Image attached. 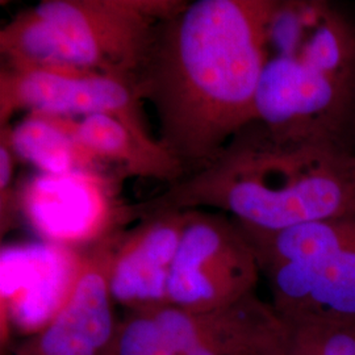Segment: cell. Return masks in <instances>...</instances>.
Listing matches in <instances>:
<instances>
[{
    "label": "cell",
    "mask_w": 355,
    "mask_h": 355,
    "mask_svg": "<svg viewBox=\"0 0 355 355\" xmlns=\"http://www.w3.org/2000/svg\"><path fill=\"white\" fill-rule=\"evenodd\" d=\"M76 140L107 165L117 166L121 174L153 179L171 186L186 177L177 158L150 132L129 125L108 114H92L73 120Z\"/></svg>",
    "instance_id": "12"
},
{
    "label": "cell",
    "mask_w": 355,
    "mask_h": 355,
    "mask_svg": "<svg viewBox=\"0 0 355 355\" xmlns=\"http://www.w3.org/2000/svg\"><path fill=\"white\" fill-rule=\"evenodd\" d=\"M187 220L189 211H155L117 236L110 262L116 304L130 312H155L170 305L171 267Z\"/></svg>",
    "instance_id": "10"
},
{
    "label": "cell",
    "mask_w": 355,
    "mask_h": 355,
    "mask_svg": "<svg viewBox=\"0 0 355 355\" xmlns=\"http://www.w3.org/2000/svg\"><path fill=\"white\" fill-rule=\"evenodd\" d=\"M120 233L82 250L62 304L15 349V355H114L121 321L114 313L110 262Z\"/></svg>",
    "instance_id": "8"
},
{
    "label": "cell",
    "mask_w": 355,
    "mask_h": 355,
    "mask_svg": "<svg viewBox=\"0 0 355 355\" xmlns=\"http://www.w3.org/2000/svg\"><path fill=\"white\" fill-rule=\"evenodd\" d=\"M0 51L7 66L15 69H82L61 31L35 8L16 15L1 28Z\"/></svg>",
    "instance_id": "14"
},
{
    "label": "cell",
    "mask_w": 355,
    "mask_h": 355,
    "mask_svg": "<svg viewBox=\"0 0 355 355\" xmlns=\"http://www.w3.org/2000/svg\"><path fill=\"white\" fill-rule=\"evenodd\" d=\"M288 336H290V333H288ZM286 355H297V354H295V353H293V352H292L291 349H290V346H288V347H287V353H286Z\"/></svg>",
    "instance_id": "18"
},
{
    "label": "cell",
    "mask_w": 355,
    "mask_h": 355,
    "mask_svg": "<svg viewBox=\"0 0 355 355\" xmlns=\"http://www.w3.org/2000/svg\"><path fill=\"white\" fill-rule=\"evenodd\" d=\"M175 355L208 347L221 355H286L288 327L255 292L234 304L193 313L165 306L154 312Z\"/></svg>",
    "instance_id": "11"
},
{
    "label": "cell",
    "mask_w": 355,
    "mask_h": 355,
    "mask_svg": "<svg viewBox=\"0 0 355 355\" xmlns=\"http://www.w3.org/2000/svg\"><path fill=\"white\" fill-rule=\"evenodd\" d=\"M0 140L7 142L15 157L35 166L40 174H105L108 166L76 140L70 117L31 114L13 128H1Z\"/></svg>",
    "instance_id": "13"
},
{
    "label": "cell",
    "mask_w": 355,
    "mask_h": 355,
    "mask_svg": "<svg viewBox=\"0 0 355 355\" xmlns=\"http://www.w3.org/2000/svg\"><path fill=\"white\" fill-rule=\"evenodd\" d=\"M114 355H175L154 312H130L120 324Z\"/></svg>",
    "instance_id": "15"
},
{
    "label": "cell",
    "mask_w": 355,
    "mask_h": 355,
    "mask_svg": "<svg viewBox=\"0 0 355 355\" xmlns=\"http://www.w3.org/2000/svg\"><path fill=\"white\" fill-rule=\"evenodd\" d=\"M16 157L6 141L0 140V227L8 232L20 216L19 191L13 187Z\"/></svg>",
    "instance_id": "16"
},
{
    "label": "cell",
    "mask_w": 355,
    "mask_h": 355,
    "mask_svg": "<svg viewBox=\"0 0 355 355\" xmlns=\"http://www.w3.org/2000/svg\"><path fill=\"white\" fill-rule=\"evenodd\" d=\"M182 355H221L218 354V353H216L215 350H212V349H208V347H202V346H199V347H193V349H191L189 352H186V353H183Z\"/></svg>",
    "instance_id": "17"
},
{
    "label": "cell",
    "mask_w": 355,
    "mask_h": 355,
    "mask_svg": "<svg viewBox=\"0 0 355 355\" xmlns=\"http://www.w3.org/2000/svg\"><path fill=\"white\" fill-rule=\"evenodd\" d=\"M261 270L237 223L225 214L189 209L168 282L170 305L212 312L255 292Z\"/></svg>",
    "instance_id": "5"
},
{
    "label": "cell",
    "mask_w": 355,
    "mask_h": 355,
    "mask_svg": "<svg viewBox=\"0 0 355 355\" xmlns=\"http://www.w3.org/2000/svg\"><path fill=\"white\" fill-rule=\"evenodd\" d=\"M203 207L239 224L279 230L355 214V154L254 120L203 170L139 204L141 216Z\"/></svg>",
    "instance_id": "2"
},
{
    "label": "cell",
    "mask_w": 355,
    "mask_h": 355,
    "mask_svg": "<svg viewBox=\"0 0 355 355\" xmlns=\"http://www.w3.org/2000/svg\"><path fill=\"white\" fill-rule=\"evenodd\" d=\"M257 120L355 154V10L330 0H277Z\"/></svg>",
    "instance_id": "3"
},
{
    "label": "cell",
    "mask_w": 355,
    "mask_h": 355,
    "mask_svg": "<svg viewBox=\"0 0 355 355\" xmlns=\"http://www.w3.org/2000/svg\"><path fill=\"white\" fill-rule=\"evenodd\" d=\"M136 82L82 69L3 67L0 125L19 111L60 117L108 114L149 132Z\"/></svg>",
    "instance_id": "7"
},
{
    "label": "cell",
    "mask_w": 355,
    "mask_h": 355,
    "mask_svg": "<svg viewBox=\"0 0 355 355\" xmlns=\"http://www.w3.org/2000/svg\"><path fill=\"white\" fill-rule=\"evenodd\" d=\"M20 215L46 243L83 250L140 220L137 205L117 199L107 174H38L19 190Z\"/></svg>",
    "instance_id": "6"
},
{
    "label": "cell",
    "mask_w": 355,
    "mask_h": 355,
    "mask_svg": "<svg viewBox=\"0 0 355 355\" xmlns=\"http://www.w3.org/2000/svg\"><path fill=\"white\" fill-rule=\"evenodd\" d=\"M262 274L271 305L287 325H355V236L313 258Z\"/></svg>",
    "instance_id": "9"
},
{
    "label": "cell",
    "mask_w": 355,
    "mask_h": 355,
    "mask_svg": "<svg viewBox=\"0 0 355 355\" xmlns=\"http://www.w3.org/2000/svg\"><path fill=\"white\" fill-rule=\"evenodd\" d=\"M277 0H196L159 26L135 82L158 117V141L186 170L211 165L257 120Z\"/></svg>",
    "instance_id": "1"
},
{
    "label": "cell",
    "mask_w": 355,
    "mask_h": 355,
    "mask_svg": "<svg viewBox=\"0 0 355 355\" xmlns=\"http://www.w3.org/2000/svg\"><path fill=\"white\" fill-rule=\"evenodd\" d=\"M183 0H42L33 7L64 35L82 69L135 80L159 26Z\"/></svg>",
    "instance_id": "4"
}]
</instances>
